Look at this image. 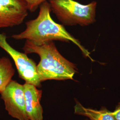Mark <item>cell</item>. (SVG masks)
I'll return each mask as SVG.
<instances>
[{"mask_svg": "<svg viewBox=\"0 0 120 120\" xmlns=\"http://www.w3.org/2000/svg\"><path fill=\"white\" fill-rule=\"evenodd\" d=\"M15 73V69L8 57L0 58V94L3 92Z\"/></svg>", "mask_w": 120, "mask_h": 120, "instance_id": "obj_9", "label": "cell"}, {"mask_svg": "<svg viewBox=\"0 0 120 120\" xmlns=\"http://www.w3.org/2000/svg\"><path fill=\"white\" fill-rule=\"evenodd\" d=\"M0 47L7 52L13 59L17 69L19 77L26 83L34 85L38 88L41 87L37 70V64L29 58L25 53L18 51L12 47L7 41L6 34H0Z\"/></svg>", "mask_w": 120, "mask_h": 120, "instance_id": "obj_4", "label": "cell"}, {"mask_svg": "<svg viewBox=\"0 0 120 120\" xmlns=\"http://www.w3.org/2000/svg\"><path fill=\"white\" fill-rule=\"evenodd\" d=\"M51 10L63 24L88 26L95 22L97 3L82 4L74 0H49Z\"/></svg>", "mask_w": 120, "mask_h": 120, "instance_id": "obj_3", "label": "cell"}, {"mask_svg": "<svg viewBox=\"0 0 120 120\" xmlns=\"http://www.w3.org/2000/svg\"><path fill=\"white\" fill-rule=\"evenodd\" d=\"M23 50L26 54L34 53L40 56L37 70L41 82L49 80H73L77 72L76 65L60 53L53 41L37 44L26 40Z\"/></svg>", "mask_w": 120, "mask_h": 120, "instance_id": "obj_2", "label": "cell"}, {"mask_svg": "<svg viewBox=\"0 0 120 120\" xmlns=\"http://www.w3.org/2000/svg\"><path fill=\"white\" fill-rule=\"evenodd\" d=\"M0 94L9 115L18 120H29L26 111L23 85L12 80Z\"/></svg>", "mask_w": 120, "mask_h": 120, "instance_id": "obj_5", "label": "cell"}, {"mask_svg": "<svg viewBox=\"0 0 120 120\" xmlns=\"http://www.w3.org/2000/svg\"><path fill=\"white\" fill-rule=\"evenodd\" d=\"M51 11L49 2L47 1L43 2L40 5L37 18L26 22L25 30L20 34L13 35L12 38L16 40L26 39L37 44L53 41H71L80 49L85 56L90 58V52L80 41L68 32L64 26L52 20Z\"/></svg>", "mask_w": 120, "mask_h": 120, "instance_id": "obj_1", "label": "cell"}, {"mask_svg": "<svg viewBox=\"0 0 120 120\" xmlns=\"http://www.w3.org/2000/svg\"><path fill=\"white\" fill-rule=\"evenodd\" d=\"M27 4L28 10L33 12L35 11L43 2L47 0H23Z\"/></svg>", "mask_w": 120, "mask_h": 120, "instance_id": "obj_11", "label": "cell"}, {"mask_svg": "<svg viewBox=\"0 0 120 120\" xmlns=\"http://www.w3.org/2000/svg\"><path fill=\"white\" fill-rule=\"evenodd\" d=\"M74 112L79 115L85 116L90 120H115L111 114V111L105 108L96 110L84 107L81 103L75 100Z\"/></svg>", "mask_w": 120, "mask_h": 120, "instance_id": "obj_8", "label": "cell"}, {"mask_svg": "<svg viewBox=\"0 0 120 120\" xmlns=\"http://www.w3.org/2000/svg\"><path fill=\"white\" fill-rule=\"evenodd\" d=\"M111 114L115 120H120V102L116 106L115 110L111 112Z\"/></svg>", "mask_w": 120, "mask_h": 120, "instance_id": "obj_12", "label": "cell"}, {"mask_svg": "<svg viewBox=\"0 0 120 120\" xmlns=\"http://www.w3.org/2000/svg\"><path fill=\"white\" fill-rule=\"evenodd\" d=\"M0 5L9 9L27 12L28 8L23 0H0Z\"/></svg>", "mask_w": 120, "mask_h": 120, "instance_id": "obj_10", "label": "cell"}, {"mask_svg": "<svg viewBox=\"0 0 120 120\" xmlns=\"http://www.w3.org/2000/svg\"><path fill=\"white\" fill-rule=\"evenodd\" d=\"M26 111L29 120H43V109L40 101L42 90L31 84L24 85Z\"/></svg>", "mask_w": 120, "mask_h": 120, "instance_id": "obj_6", "label": "cell"}, {"mask_svg": "<svg viewBox=\"0 0 120 120\" xmlns=\"http://www.w3.org/2000/svg\"><path fill=\"white\" fill-rule=\"evenodd\" d=\"M27 15V12L9 9L0 5V28L18 26Z\"/></svg>", "mask_w": 120, "mask_h": 120, "instance_id": "obj_7", "label": "cell"}, {"mask_svg": "<svg viewBox=\"0 0 120 120\" xmlns=\"http://www.w3.org/2000/svg\"></svg>", "mask_w": 120, "mask_h": 120, "instance_id": "obj_13", "label": "cell"}]
</instances>
